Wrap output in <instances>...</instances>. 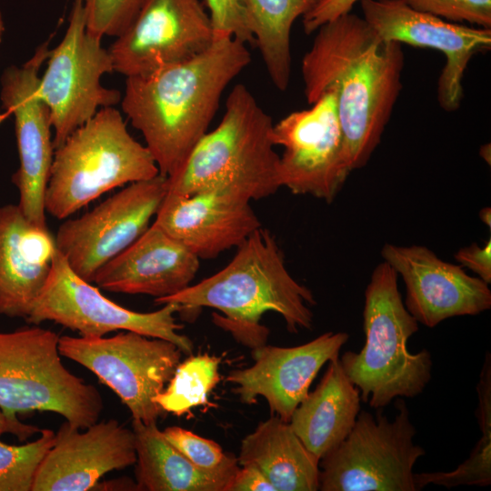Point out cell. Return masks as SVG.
Segmentation results:
<instances>
[{"mask_svg":"<svg viewBox=\"0 0 491 491\" xmlns=\"http://www.w3.org/2000/svg\"><path fill=\"white\" fill-rule=\"evenodd\" d=\"M58 349L112 389L133 419L156 423L165 413L154 399L181 362L183 352L174 343L124 331L110 337L63 336Z\"/></svg>","mask_w":491,"mask_h":491,"instance_id":"9c48e42d","label":"cell"},{"mask_svg":"<svg viewBox=\"0 0 491 491\" xmlns=\"http://www.w3.org/2000/svg\"><path fill=\"white\" fill-rule=\"evenodd\" d=\"M57 247L47 226L18 205L0 206V315L26 318L50 276Z\"/></svg>","mask_w":491,"mask_h":491,"instance_id":"7402d4cb","label":"cell"},{"mask_svg":"<svg viewBox=\"0 0 491 491\" xmlns=\"http://www.w3.org/2000/svg\"><path fill=\"white\" fill-rule=\"evenodd\" d=\"M55 442V433L47 428L25 445L0 441V491H31L37 468Z\"/></svg>","mask_w":491,"mask_h":491,"instance_id":"f1b7e54d","label":"cell"},{"mask_svg":"<svg viewBox=\"0 0 491 491\" xmlns=\"http://www.w3.org/2000/svg\"><path fill=\"white\" fill-rule=\"evenodd\" d=\"M167 193L166 177L128 184L85 215L68 218L55 235L57 250L80 277L93 283L100 268L150 226Z\"/></svg>","mask_w":491,"mask_h":491,"instance_id":"7c38bea8","label":"cell"},{"mask_svg":"<svg viewBox=\"0 0 491 491\" xmlns=\"http://www.w3.org/2000/svg\"><path fill=\"white\" fill-rule=\"evenodd\" d=\"M479 218L482 220L484 224L491 226V209L490 207H485L480 210L479 212Z\"/></svg>","mask_w":491,"mask_h":491,"instance_id":"f35d334b","label":"cell"},{"mask_svg":"<svg viewBox=\"0 0 491 491\" xmlns=\"http://www.w3.org/2000/svg\"><path fill=\"white\" fill-rule=\"evenodd\" d=\"M360 5L363 18L383 41L432 48L446 55L437 100L446 111L458 109L466 69L475 54L491 47V28L451 23L400 0H360Z\"/></svg>","mask_w":491,"mask_h":491,"instance_id":"2e32d148","label":"cell"},{"mask_svg":"<svg viewBox=\"0 0 491 491\" xmlns=\"http://www.w3.org/2000/svg\"><path fill=\"white\" fill-rule=\"evenodd\" d=\"M59 336L38 325L0 333V408L5 415L46 411L85 429L104 408L95 386L62 363Z\"/></svg>","mask_w":491,"mask_h":491,"instance_id":"52a82bcc","label":"cell"},{"mask_svg":"<svg viewBox=\"0 0 491 491\" xmlns=\"http://www.w3.org/2000/svg\"><path fill=\"white\" fill-rule=\"evenodd\" d=\"M162 432L168 442L195 467L225 485L239 468L236 457L225 454L213 440L175 426H168Z\"/></svg>","mask_w":491,"mask_h":491,"instance_id":"f546056e","label":"cell"},{"mask_svg":"<svg viewBox=\"0 0 491 491\" xmlns=\"http://www.w3.org/2000/svg\"><path fill=\"white\" fill-rule=\"evenodd\" d=\"M86 29L99 37L119 36L130 25L143 0H82Z\"/></svg>","mask_w":491,"mask_h":491,"instance_id":"4dcf8cb0","label":"cell"},{"mask_svg":"<svg viewBox=\"0 0 491 491\" xmlns=\"http://www.w3.org/2000/svg\"><path fill=\"white\" fill-rule=\"evenodd\" d=\"M214 40L209 14L200 0H143L108 51L114 71L129 77L189 60Z\"/></svg>","mask_w":491,"mask_h":491,"instance_id":"5bb4252c","label":"cell"},{"mask_svg":"<svg viewBox=\"0 0 491 491\" xmlns=\"http://www.w3.org/2000/svg\"><path fill=\"white\" fill-rule=\"evenodd\" d=\"M40 430L35 426L22 423L18 417L8 416L0 408V436L10 433L20 441H25L35 434L40 433Z\"/></svg>","mask_w":491,"mask_h":491,"instance_id":"8d00e7d4","label":"cell"},{"mask_svg":"<svg viewBox=\"0 0 491 491\" xmlns=\"http://www.w3.org/2000/svg\"><path fill=\"white\" fill-rule=\"evenodd\" d=\"M318 1H319V0H317V2H318ZM317 2H316V3H317Z\"/></svg>","mask_w":491,"mask_h":491,"instance_id":"b9f144b4","label":"cell"},{"mask_svg":"<svg viewBox=\"0 0 491 491\" xmlns=\"http://www.w3.org/2000/svg\"><path fill=\"white\" fill-rule=\"evenodd\" d=\"M316 32L302 59L304 93L310 105L324 93L336 95L350 166L360 168L380 143L401 92L403 49L350 12Z\"/></svg>","mask_w":491,"mask_h":491,"instance_id":"6da1fadb","label":"cell"},{"mask_svg":"<svg viewBox=\"0 0 491 491\" xmlns=\"http://www.w3.org/2000/svg\"><path fill=\"white\" fill-rule=\"evenodd\" d=\"M6 116V115H0V122L2 121V119H4L5 117Z\"/></svg>","mask_w":491,"mask_h":491,"instance_id":"60d3db41","label":"cell"},{"mask_svg":"<svg viewBox=\"0 0 491 491\" xmlns=\"http://www.w3.org/2000/svg\"><path fill=\"white\" fill-rule=\"evenodd\" d=\"M154 312L141 313L111 301L90 282L80 277L57 250L47 282L35 300L26 322L52 321L82 336H105L116 330L132 331L168 340L183 354L192 355L193 342L179 334L176 322L180 306L166 303Z\"/></svg>","mask_w":491,"mask_h":491,"instance_id":"8fae6325","label":"cell"},{"mask_svg":"<svg viewBox=\"0 0 491 491\" xmlns=\"http://www.w3.org/2000/svg\"><path fill=\"white\" fill-rule=\"evenodd\" d=\"M411 8L454 22L491 28V0H400Z\"/></svg>","mask_w":491,"mask_h":491,"instance_id":"1f68e13d","label":"cell"},{"mask_svg":"<svg viewBox=\"0 0 491 491\" xmlns=\"http://www.w3.org/2000/svg\"><path fill=\"white\" fill-rule=\"evenodd\" d=\"M250 61L245 43L215 37L189 60L126 77L122 110L142 134L160 175L180 168L207 132L225 89Z\"/></svg>","mask_w":491,"mask_h":491,"instance_id":"7a4b0ae2","label":"cell"},{"mask_svg":"<svg viewBox=\"0 0 491 491\" xmlns=\"http://www.w3.org/2000/svg\"><path fill=\"white\" fill-rule=\"evenodd\" d=\"M348 339L346 332H326L297 346L256 347L252 351L254 364L231 371L225 381L235 386L232 390L241 402L251 405L262 396L272 415L289 422L320 369L339 357Z\"/></svg>","mask_w":491,"mask_h":491,"instance_id":"ac0fdd59","label":"cell"},{"mask_svg":"<svg viewBox=\"0 0 491 491\" xmlns=\"http://www.w3.org/2000/svg\"><path fill=\"white\" fill-rule=\"evenodd\" d=\"M250 203L225 192H167L153 223L200 260L212 259L261 227Z\"/></svg>","mask_w":491,"mask_h":491,"instance_id":"ffe728a7","label":"cell"},{"mask_svg":"<svg viewBox=\"0 0 491 491\" xmlns=\"http://www.w3.org/2000/svg\"><path fill=\"white\" fill-rule=\"evenodd\" d=\"M80 429L64 422L40 463L31 491H86L106 473L136 462L135 435L115 419Z\"/></svg>","mask_w":491,"mask_h":491,"instance_id":"d6986e66","label":"cell"},{"mask_svg":"<svg viewBox=\"0 0 491 491\" xmlns=\"http://www.w3.org/2000/svg\"><path fill=\"white\" fill-rule=\"evenodd\" d=\"M381 256L404 281L406 308L426 327L491 308L488 284L467 275L461 266L442 260L425 246L385 244Z\"/></svg>","mask_w":491,"mask_h":491,"instance_id":"e0dca14e","label":"cell"},{"mask_svg":"<svg viewBox=\"0 0 491 491\" xmlns=\"http://www.w3.org/2000/svg\"><path fill=\"white\" fill-rule=\"evenodd\" d=\"M393 420L359 412L348 436L319 461L321 491H416L414 466L426 455L403 397Z\"/></svg>","mask_w":491,"mask_h":491,"instance_id":"ba28073f","label":"cell"},{"mask_svg":"<svg viewBox=\"0 0 491 491\" xmlns=\"http://www.w3.org/2000/svg\"><path fill=\"white\" fill-rule=\"evenodd\" d=\"M308 109L293 112L273 126L279 155L280 186L331 203L353 171L345 147L336 95L324 93Z\"/></svg>","mask_w":491,"mask_h":491,"instance_id":"4fadbf2b","label":"cell"},{"mask_svg":"<svg viewBox=\"0 0 491 491\" xmlns=\"http://www.w3.org/2000/svg\"><path fill=\"white\" fill-rule=\"evenodd\" d=\"M158 175L151 153L129 134L120 112L103 107L55 148L45 212L65 219L115 187Z\"/></svg>","mask_w":491,"mask_h":491,"instance_id":"8992f818","label":"cell"},{"mask_svg":"<svg viewBox=\"0 0 491 491\" xmlns=\"http://www.w3.org/2000/svg\"><path fill=\"white\" fill-rule=\"evenodd\" d=\"M476 417L481 437L469 457L451 472L415 473L416 491L429 484L446 488L458 486H487L491 484V356L486 352L476 386Z\"/></svg>","mask_w":491,"mask_h":491,"instance_id":"4316f807","label":"cell"},{"mask_svg":"<svg viewBox=\"0 0 491 491\" xmlns=\"http://www.w3.org/2000/svg\"><path fill=\"white\" fill-rule=\"evenodd\" d=\"M138 490L224 491L225 484L195 467L165 437L156 423L133 419Z\"/></svg>","mask_w":491,"mask_h":491,"instance_id":"d4e9b609","label":"cell"},{"mask_svg":"<svg viewBox=\"0 0 491 491\" xmlns=\"http://www.w3.org/2000/svg\"><path fill=\"white\" fill-rule=\"evenodd\" d=\"M93 490H138L136 482L127 477L98 482Z\"/></svg>","mask_w":491,"mask_h":491,"instance_id":"74e56055","label":"cell"},{"mask_svg":"<svg viewBox=\"0 0 491 491\" xmlns=\"http://www.w3.org/2000/svg\"><path fill=\"white\" fill-rule=\"evenodd\" d=\"M461 266H466L486 284L491 283V239L484 246L476 243L460 248L455 255Z\"/></svg>","mask_w":491,"mask_h":491,"instance_id":"e575fe53","label":"cell"},{"mask_svg":"<svg viewBox=\"0 0 491 491\" xmlns=\"http://www.w3.org/2000/svg\"><path fill=\"white\" fill-rule=\"evenodd\" d=\"M357 1L319 0L302 16L305 33H314L324 24L349 13Z\"/></svg>","mask_w":491,"mask_h":491,"instance_id":"836d02e7","label":"cell"},{"mask_svg":"<svg viewBox=\"0 0 491 491\" xmlns=\"http://www.w3.org/2000/svg\"><path fill=\"white\" fill-rule=\"evenodd\" d=\"M46 64L38 95L49 109L56 148L98 108L115 106L122 99L121 92L101 83L105 74L114 72V66L102 37L86 29L82 0H74L65 35L50 49Z\"/></svg>","mask_w":491,"mask_h":491,"instance_id":"30bf717a","label":"cell"},{"mask_svg":"<svg viewBox=\"0 0 491 491\" xmlns=\"http://www.w3.org/2000/svg\"><path fill=\"white\" fill-rule=\"evenodd\" d=\"M274 123L248 88L235 85L219 125L196 143L180 168L166 177L167 192H225L250 202L281 186Z\"/></svg>","mask_w":491,"mask_h":491,"instance_id":"277c9868","label":"cell"},{"mask_svg":"<svg viewBox=\"0 0 491 491\" xmlns=\"http://www.w3.org/2000/svg\"><path fill=\"white\" fill-rule=\"evenodd\" d=\"M266 69L274 85L286 90L291 77V30L317 0H244Z\"/></svg>","mask_w":491,"mask_h":491,"instance_id":"484cf974","label":"cell"},{"mask_svg":"<svg viewBox=\"0 0 491 491\" xmlns=\"http://www.w3.org/2000/svg\"><path fill=\"white\" fill-rule=\"evenodd\" d=\"M397 278L386 262L376 266L365 290V345L359 352L346 351L339 358L359 389L361 401L374 409L384 408L397 397L420 395L432 378L431 353L427 349L411 353L407 347L418 322L405 306Z\"/></svg>","mask_w":491,"mask_h":491,"instance_id":"5b68a950","label":"cell"},{"mask_svg":"<svg viewBox=\"0 0 491 491\" xmlns=\"http://www.w3.org/2000/svg\"><path fill=\"white\" fill-rule=\"evenodd\" d=\"M237 463L256 467L275 491H316L319 459L279 416L259 423L241 442Z\"/></svg>","mask_w":491,"mask_h":491,"instance_id":"cb8c5ba5","label":"cell"},{"mask_svg":"<svg viewBox=\"0 0 491 491\" xmlns=\"http://www.w3.org/2000/svg\"><path fill=\"white\" fill-rule=\"evenodd\" d=\"M199 266L200 259L195 254L152 223L133 244L100 268L94 283L105 291L159 299L189 286Z\"/></svg>","mask_w":491,"mask_h":491,"instance_id":"44dd1931","label":"cell"},{"mask_svg":"<svg viewBox=\"0 0 491 491\" xmlns=\"http://www.w3.org/2000/svg\"><path fill=\"white\" fill-rule=\"evenodd\" d=\"M221 357L209 354L191 356L177 366L165 389L155 402L165 412L177 416L191 409L209 405L208 396L220 381Z\"/></svg>","mask_w":491,"mask_h":491,"instance_id":"83f0119b","label":"cell"},{"mask_svg":"<svg viewBox=\"0 0 491 491\" xmlns=\"http://www.w3.org/2000/svg\"><path fill=\"white\" fill-rule=\"evenodd\" d=\"M215 37L231 36L255 45V37L244 0H205Z\"/></svg>","mask_w":491,"mask_h":491,"instance_id":"d6a6232c","label":"cell"},{"mask_svg":"<svg viewBox=\"0 0 491 491\" xmlns=\"http://www.w3.org/2000/svg\"><path fill=\"white\" fill-rule=\"evenodd\" d=\"M224 491H275L266 476L255 466H239Z\"/></svg>","mask_w":491,"mask_h":491,"instance_id":"d590c367","label":"cell"},{"mask_svg":"<svg viewBox=\"0 0 491 491\" xmlns=\"http://www.w3.org/2000/svg\"><path fill=\"white\" fill-rule=\"evenodd\" d=\"M236 248L224 268L155 303L176 304L179 313L216 309L221 314L213 315L215 323L253 349L266 345L268 329L260 321L266 312L280 315L290 333L311 329L315 296L288 272L272 234L261 226Z\"/></svg>","mask_w":491,"mask_h":491,"instance_id":"3957f363","label":"cell"},{"mask_svg":"<svg viewBox=\"0 0 491 491\" xmlns=\"http://www.w3.org/2000/svg\"><path fill=\"white\" fill-rule=\"evenodd\" d=\"M49 52L45 41L23 65L6 67L0 78L2 105L15 118L19 166L12 181L19 193L17 205L40 226H47L45 195L55 152L50 112L38 95L39 72Z\"/></svg>","mask_w":491,"mask_h":491,"instance_id":"9a60e30c","label":"cell"},{"mask_svg":"<svg viewBox=\"0 0 491 491\" xmlns=\"http://www.w3.org/2000/svg\"><path fill=\"white\" fill-rule=\"evenodd\" d=\"M360 402V391L347 377L338 357L328 362L319 384L295 409L289 425L320 460L351 432Z\"/></svg>","mask_w":491,"mask_h":491,"instance_id":"603a6c76","label":"cell"},{"mask_svg":"<svg viewBox=\"0 0 491 491\" xmlns=\"http://www.w3.org/2000/svg\"><path fill=\"white\" fill-rule=\"evenodd\" d=\"M4 34H5V21H4L3 14L0 10V45H1Z\"/></svg>","mask_w":491,"mask_h":491,"instance_id":"ab89813d","label":"cell"}]
</instances>
